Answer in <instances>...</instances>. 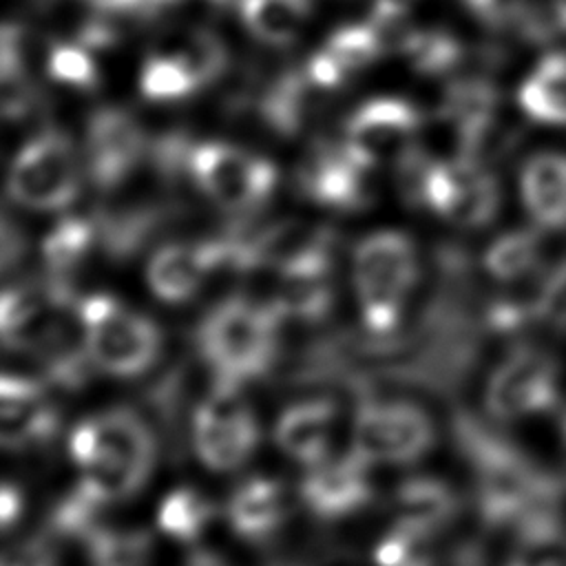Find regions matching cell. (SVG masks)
<instances>
[{"label":"cell","mask_w":566,"mask_h":566,"mask_svg":"<svg viewBox=\"0 0 566 566\" xmlns=\"http://www.w3.org/2000/svg\"><path fill=\"white\" fill-rule=\"evenodd\" d=\"M453 438L475 473L478 509L489 526L524 533L557 524L555 484L509 440L464 411L453 418Z\"/></svg>","instance_id":"obj_1"},{"label":"cell","mask_w":566,"mask_h":566,"mask_svg":"<svg viewBox=\"0 0 566 566\" xmlns=\"http://www.w3.org/2000/svg\"><path fill=\"white\" fill-rule=\"evenodd\" d=\"M69 453L80 484L99 502L135 497L148 482L159 444L150 424L133 407H111L80 420L69 436Z\"/></svg>","instance_id":"obj_2"},{"label":"cell","mask_w":566,"mask_h":566,"mask_svg":"<svg viewBox=\"0 0 566 566\" xmlns=\"http://www.w3.org/2000/svg\"><path fill=\"white\" fill-rule=\"evenodd\" d=\"M283 316L272 301L228 296L195 327V349L214 380L237 385L265 378L279 363Z\"/></svg>","instance_id":"obj_3"},{"label":"cell","mask_w":566,"mask_h":566,"mask_svg":"<svg viewBox=\"0 0 566 566\" xmlns=\"http://www.w3.org/2000/svg\"><path fill=\"white\" fill-rule=\"evenodd\" d=\"M418 281V252L405 232L380 230L360 239L354 250V285L363 332L376 338L396 334L405 298Z\"/></svg>","instance_id":"obj_4"},{"label":"cell","mask_w":566,"mask_h":566,"mask_svg":"<svg viewBox=\"0 0 566 566\" xmlns=\"http://www.w3.org/2000/svg\"><path fill=\"white\" fill-rule=\"evenodd\" d=\"M86 349L95 369L117 378L148 371L161 354V329L111 294H88L77 303Z\"/></svg>","instance_id":"obj_5"},{"label":"cell","mask_w":566,"mask_h":566,"mask_svg":"<svg viewBox=\"0 0 566 566\" xmlns=\"http://www.w3.org/2000/svg\"><path fill=\"white\" fill-rule=\"evenodd\" d=\"M192 447L203 467L226 473L243 467L261 440L259 420L241 385L212 380L190 420Z\"/></svg>","instance_id":"obj_6"},{"label":"cell","mask_w":566,"mask_h":566,"mask_svg":"<svg viewBox=\"0 0 566 566\" xmlns=\"http://www.w3.org/2000/svg\"><path fill=\"white\" fill-rule=\"evenodd\" d=\"M436 444L429 413L407 400H369L356 407L352 451L369 464H411Z\"/></svg>","instance_id":"obj_7"},{"label":"cell","mask_w":566,"mask_h":566,"mask_svg":"<svg viewBox=\"0 0 566 566\" xmlns=\"http://www.w3.org/2000/svg\"><path fill=\"white\" fill-rule=\"evenodd\" d=\"M188 168L201 192L232 212L261 208L276 186V170L270 161L228 144L192 148Z\"/></svg>","instance_id":"obj_8"},{"label":"cell","mask_w":566,"mask_h":566,"mask_svg":"<svg viewBox=\"0 0 566 566\" xmlns=\"http://www.w3.org/2000/svg\"><path fill=\"white\" fill-rule=\"evenodd\" d=\"M559 400V365L537 347L513 349L491 371L484 407L493 420L511 422L544 413Z\"/></svg>","instance_id":"obj_9"},{"label":"cell","mask_w":566,"mask_h":566,"mask_svg":"<svg viewBox=\"0 0 566 566\" xmlns=\"http://www.w3.org/2000/svg\"><path fill=\"white\" fill-rule=\"evenodd\" d=\"M77 188L73 150L55 133L27 144L9 172V197L31 210H62L77 197Z\"/></svg>","instance_id":"obj_10"},{"label":"cell","mask_w":566,"mask_h":566,"mask_svg":"<svg viewBox=\"0 0 566 566\" xmlns=\"http://www.w3.org/2000/svg\"><path fill=\"white\" fill-rule=\"evenodd\" d=\"M424 206L460 228H482L497 214L500 186L475 157L433 161Z\"/></svg>","instance_id":"obj_11"},{"label":"cell","mask_w":566,"mask_h":566,"mask_svg":"<svg viewBox=\"0 0 566 566\" xmlns=\"http://www.w3.org/2000/svg\"><path fill=\"white\" fill-rule=\"evenodd\" d=\"M420 126L416 111L400 99H374L363 104L345 128V150L365 168L400 159L416 142Z\"/></svg>","instance_id":"obj_12"},{"label":"cell","mask_w":566,"mask_h":566,"mask_svg":"<svg viewBox=\"0 0 566 566\" xmlns=\"http://www.w3.org/2000/svg\"><path fill=\"white\" fill-rule=\"evenodd\" d=\"M60 424V411L42 382L9 371L2 376L0 440L7 451L44 449L55 440Z\"/></svg>","instance_id":"obj_13"},{"label":"cell","mask_w":566,"mask_h":566,"mask_svg":"<svg viewBox=\"0 0 566 566\" xmlns=\"http://www.w3.org/2000/svg\"><path fill=\"white\" fill-rule=\"evenodd\" d=\"M298 495L314 517L323 522L345 520L371 502L369 462L354 451L336 460H323L303 478Z\"/></svg>","instance_id":"obj_14"},{"label":"cell","mask_w":566,"mask_h":566,"mask_svg":"<svg viewBox=\"0 0 566 566\" xmlns=\"http://www.w3.org/2000/svg\"><path fill=\"white\" fill-rule=\"evenodd\" d=\"M226 268V248L219 237L195 243H166L153 252L146 265L150 292L170 305L190 301L206 279Z\"/></svg>","instance_id":"obj_15"},{"label":"cell","mask_w":566,"mask_h":566,"mask_svg":"<svg viewBox=\"0 0 566 566\" xmlns=\"http://www.w3.org/2000/svg\"><path fill=\"white\" fill-rule=\"evenodd\" d=\"M144 135L139 124L122 111H99L86 135V170L102 190L117 188L139 164Z\"/></svg>","instance_id":"obj_16"},{"label":"cell","mask_w":566,"mask_h":566,"mask_svg":"<svg viewBox=\"0 0 566 566\" xmlns=\"http://www.w3.org/2000/svg\"><path fill=\"white\" fill-rule=\"evenodd\" d=\"M367 170L369 168L360 166L345 146L340 150L318 148L301 168L298 188L318 206L352 212L371 201L365 181Z\"/></svg>","instance_id":"obj_17"},{"label":"cell","mask_w":566,"mask_h":566,"mask_svg":"<svg viewBox=\"0 0 566 566\" xmlns=\"http://www.w3.org/2000/svg\"><path fill=\"white\" fill-rule=\"evenodd\" d=\"M292 515L285 484L276 478H248L228 497L226 520L234 535L261 544L276 535Z\"/></svg>","instance_id":"obj_18"},{"label":"cell","mask_w":566,"mask_h":566,"mask_svg":"<svg viewBox=\"0 0 566 566\" xmlns=\"http://www.w3.org/2000/svg\"><path fill=\"white\" fill-rule=\"evenodd\" d=\"M338 409L332 398H312L285 407L274 422V442L292 460L314 467L327 460Z\"/></svg>","instance_id":"obj_19"},{"label":"cell","mask_w":566,"mask_h":566,"mask_svg":"<svg viewBox=\"0 0 566 566\" xmlns=\"http://www.w3.org/2000/svg\"><path fill=\"white\" fill-rule=\"evenodd\" d=\"M394 524L438 535L460 513L458 493L438 478L411 475L394 489Z\"/></svg>","instance_id":"obj_20"},{"label":"cell","mask_w":566,"mask_h":566,"mask_svg":"<svg viewBox=\"0 0 566 566\" xmlns=\"http://www.w3.org/2000/svg\"><path fill=\"white\" fill-rule=\"evenodd\" d=\"M520 192L528 217L539 228H566V155H533L522 168Z\"/></svg>","instance_id":"obj_21"},{"label":"cell","mask_w":566,"mask_h":566,"mask_svg":"<svg viewBox=\"0 0 566 566\" xmlns=\"http://www.w3.org/2000/svg\"><path fill=\"white\" fill-rule=\"evenodd\" d=\"M334 270L279 274L276 294L270 298L283 318L318 323L329 316L336 303Z\"/></svg>","instance_id":"obj_22"},{"label":"cell","mask_w":566,"mask_h":566,"mask_svg":"<svg viewBox=\"0 0 566 566\" xmlns=\"http://www.w3.org/2000/svg\"><path fill=\"white\" fill-rule=\"evenodd\" d=\"M517 97L531 119L566 126V53L546 55L522 82Z\"/></svg>","instance_id":"obj_23"},{"label":"cell","mask_w":566,"mask_h":566,"mask_svg":"<svg viewBox=\"0 0 566 566\" xmlns=\"http://www.w3.org/2000/svg\"><path fill=\"white\" fill-rule=\"evenodd\" d=\"M95 243V221L82 217H66L57 221L42 241V259L46 272L73 281V274L86 263Z\"/></svg>","instance_id":"obj_24"},{"label":"cell","mask_w":566,"mask_h":566,"mask_svg":"<svg viewBox=\"0 0 566 566\" xmlns=\"http://www.w3.org/2000/svg\"><path fill=\"white\" fill-rule=\"evenodd\" d=\"M214 515L217 504L206 493L192 486H177L161 500L157 509V526L168 537L192 544L206 533Z\"/></svg>","instance_id":"obj_25"},{"label":"cell","mask_w":566,"mask_h":566,"mask_svg":"<svg viewBox=\"0 0 566 566\" xmlns=\"http://www.w3.org/2000/svg\"><path fill=\"white\" fill-rule=\"evenodd\" d=\"M542 239L533 230H513L497 237L484 252V270L500 283H513L539 268Z\"/></svg>","instance_id":"obj_26"},{"label":"cell","mask_w":566,"mask_h":566,"mask_svg":"<svg viewBox=\"0 0 566 566\" xmlns=\"http://www.w3.org/2000/svg\"><path fill=\"white\" fill-rule=\"evenodd\" d=\"M91 566H146L153 553V535L146 528L97 526L82 542Z\"/></svg>","instance_id":"obj_27"},{"label":"cell","mask_w":566,"mask_h":566,"mask_svg":"<svg viewBox=\"0 0 566 566\" xmlns=\"http://www.w3.org/2000/svg\"><path fill=\"white\" fill-rule=\"evenodd\" d=\"M307 13V0H241V15L245 24L256 38L270 44L292 42Z\"/></svg>","instance_id":"obj_28"},{"label":"cell","mask_w":566,"mask_h":566,"mask_svg":"<svg viewBox=\"0 0 566 566\" xmlns=\"http://www.w3.org/2000/svg\"><path fill=\"white\" fill-rule=\"evenodd\" d=\"M106 504L88 493L80 482L57 497L46 513V535L60 539H80L99 526V515Z\"/></svg>","instance_id":"obj_29"},{"label":"cell","mask_w":566,"mask_h":566,"mask_svg":"<svg viewBox=\"0 0 566 566\" xmlns=\"http://www.w3.org/2000/svg\"><path fill=\"white\" fill-rule=\"evenodd\" d=\"M376 566H440L433 535L391 524V528L374 546Z\"/></svg>","instance_id":"obj_30"},{"label":"cell","mask_w":566,"mask_h":566,"mask_svg":"<svg viewBox=\"0 0 566 566\" xmlns=\"http://www.w3.org/2000/svg\"><path fill=\"white\" fill-rule=\"evenodd\" d=\"M157 53L177 57L195 75L199 84H206L212 77H217L226 64L223 46L208 31H188L179 35V42L175 40L172 44H168V49Z\"/></svg>","instance_id":"obj_31"},{"label":"cell","mask_w":566,"mask_h":566,"mask_svg":"<svg viewBox=\"0 0 566 566\" xmlns=\"http://www.w3.org/2000/svg\"><path fill=\"white\" fill-rule=\"evenodd\" d=\"M199 86L195 75L172 55L155 53L142 73V91L148 99H179Z\"/></svg>","instance_id":"obj_32"},{"label":"cell","mask_w":566,"mask_h":566,"mask_svg":"<svg viewBox=\"0 0 566 566\" xmlns=\"http://www.w3.org/2000/svg\"><path fill=\"white\" fill-rule=\"evenodd\" d=\"M380 51L382 46L374 31L369 29V24L336 31L323 49V53L332 60V64L340 71L343 77L356 69L367 66Z\"/></svg>","instance_id":"obj_33"},{"label":"cell","mask_w":566,"mask_h":566,"mask_svg":"<svg viewBox=\"0 0 566 566\" xmlns=\"http://www.w3.org/2000/svg\"><path fill=\"white\" fill-rule=\"evenodd\" d=\"M506 566H566V535L557 524L520 533Z\"/></svg>","instance_id":"obj_34"},{"label":"cell","mask_w":566,"mask_h":566,"mask_svg":"<svg viewBox=\"0 0 566 566\" xmlns=\"http://www.w3.org/2000/svg\"><path fill=\"white\" fill-rule=\"evenodd\" d=\"M402 51L424 73H440L460 60L458 42L442 31H416Z\"/></svg>","instance_id":"obj_35"},{"label":"cell","mask_w":566,"mask_h":566,"mask_svg":"<svg viewBox=\"0 0 566 566\" xmlns=\"http://www.w3.org/2000/svg\"><path fill=\"white\" fill-rule=\"evenodd\" d=\"M49 75L62 84L91 88L97 82V69L91 55L73 44H60L49 55Z\"/></svg>","instance_id":"obj_36"},{"label":"cell","mask_w":566,"mask_h":566,"mask_svg":"<svg viewBox=\"0 0 566 566\" xmlns=\"http://www.w3.org/2000/svg\"><path fill=\"white\" fill-rule=\"evenodd\" d=\"M369 29L385 49H405L409 38L416 33L409 24L405 9L396 0H378L369 20Z\"/></svg>","instance_id":"obj_37"},{"label":"cell","mask_w":566,"mask_h":566,"mask_svg":"<svg viewBox=\"0 0 566 566\" xmlns=\"http://www.w3.org/2000/svg\"><path fill=\"white\" fill-rule=\"evenodd\" d=\"M539 321L557 329H566V259L544 272Z\"/></svg>","instance_id":"obj_38"},{"label":"cell","mask_w":566,"mask_h":566,"mask_svg":"<svg viewBox=\"0 0 566 566\" xmlns=\"http://www.w3.org/2000/svg\"><path fill=\"white\" fill-rule=\"evenodd\" d=\"M0 566H57V559L46 535H27L4 548Z\"/></svg>","instance_id":"obj_39"},{"label":"cell","mask_w":566,"mask_h":566,"mask_svg":"<svg viewBox=\"0 0 566 566\" xmlns=\"http://www.w3.org/2000/svg\"><path fill=\"white\" fill-rule=\"evenodd\" d=\"M24 254H27V239H24L22 230L15 223H11L9 217H4V221H2V259H0L2 270L9 272V270L18 268Z\"/></svg>","instance_id":"obj_40"},{"label":"cell","mask_w":566,"mask_h":566,"mask_svg":"<svg viewBox=\"0 0 566 566\" xmlns=\"http://www.w3.org/2000/svg\"><path fill=\"white\" fill-rule=\"evenodd\" d=\"M0 506H2V528L9 531V528H13V524L18 522V517L22 513V491L15 482H9V480L4 482Z\"/></svg>","instance_id":"obj_41"},{"label":"cell","mask_w":566,"mask_h":566,"mask_svg":"<svg viewBox=\"0 0 566 566\" xmlns=\"http://www.w3.org/2000/svg\"><path fill=\"white\" fill-rule=\"evenodd\" d=\"M440 566H486V564L478 544H460L447 555L444 564L440 562Z\"/></svg>","instance_id":"obj_42"},{"label":"cell","mask_w":566,"mask_h":566,"mask_svg":"<svg viewBox=\"0 0 566 566\" xmlns=\"http://www.w3.org/2000/svg\"><path fill=\"white\" fill-rule=\"evenodd\" d=\"M181 566H230V564H226L219 555H214L206 548H195L188 553V557L184 559Z\"/></svg>","instance_id":"obj_43"},{"label":"cell","mask_w":566,"mask_h":566,"mask_svg":"<svg viewBox=\"0 0 566 566\" xmlns=\"http://www.w3.org/2000/svg\"><path fill=\"white\" fill-rule=\"evenodd\" d=\"M99 9L106 11H128V9H137L142 4H148V0H86Z\"/></svg>","instance_id":"obj_44"},{"label":"cell","mask_w":566,"mask_h":566,"mask_svg":"<svg viewBox=\"0 0 566 566\" xmlns=\"http://www.w3.org/2000/svg\"><path fill=\"white\" fill-rule=\"evenodd\" d=\"M553 7H555L557 22L566 29V0H553Z\"/></svg>","instance_id":"obj_45"},{"label":"cell","mask_w":566,"mask_h":566,"mask_svg":"<svg viewBox=\"0 0 566 566\" xmlns=\"http://www.w3.org/2000/svg\"><path fill=\"white\" fill-rule=\"evenodd\" d=\"M566 422V420H564ZM564 440H566V424H564Z\"/></svg>","instance_id":"obj_46"}]
</instances>
